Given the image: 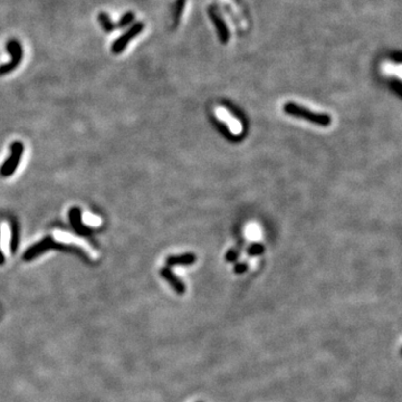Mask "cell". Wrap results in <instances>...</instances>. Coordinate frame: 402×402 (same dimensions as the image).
<instances>
[{"label": "cell", "instance_id": "5", "mask_svg": "<svg viewBox=\"0 0 402 402\" xmlns=\"http://www.w3.org/2000/svg\"><path fill=\"white\" fill-rule=\"evenodd\" d=\"M197 257L192 252H186V254L182 255H176V256H169L167 258V266H189V265H192L196 261Z\"/></svg>", "mask_w": 402, "mask_h": 402}, {"label": "cell", "instance_id": "1", "mask_svg": "<svg viewBox=\"0 0 402 402\" xmlns=\"http://www.w3.org/2000/svg\"><path fill=\"white\" fill-rule=\"evenodd\" d=\"M283 110L286 114L294 116L297 119H302L307 121V122H311L313 124H316L319 126L327 127L328 126H331L332 123V118L331 115H328L327 113H317V112H313L308 108L299 105V104L288 102L283 106Z\"/></svg>", "mask_w": 402, "mask_h": 402}, {"label": "cell", "instance_id": "8", "mask_svg": "<svg viewBox=\"0 0 402 402\" xmlns=\"http://www.w3.org/2000/svg\"><path fill=\"white\" fill-rule=\"evenodd\" d=\"M239 258V251L238 249H230L226 254V260L228 263H234Z\"/></svg>", "mask_w": 402, "mask_h": 402}, {"label": "cell", "instance_id": "2", "mask_svg": "<svg viewBox=\"0 0 402 402\" xmlns=\"http://www.w3.org/2000/svg\"><path fill=\"white\" fill-rule=\"evenodd\" d=\"M208 14H209V17H210L211 19V22L214 23V25L216 27L220 42L223 44L228 43L229 38H230V31H229L228 29L227 24L225 23V20L221 18L219 14L217 13L215 9H212V8H210V9L208 10Z\"/></svg>", "mask_w": 402, "mask_h": 402}, {"label": "cell", "instance_id": "3", "mask_svg": "<svg viewBox=\"0 0 402 402\" xmlns=\"http://www.w3.org/2000/svg\"><path fill=\"white\" fill-rule=\"evenodd\" d=\"M11 150H13V155H11V158L7 161V162L5 163V166H3L1 169V174L3 176L13 175L16 167L18 166L20 156H22V153H23L22 143L14 142L13 146H11Z\"/></svg>", "mask_w": 402, "mask_h": 402}, {"label": "cell", "instance_id": "10", "mask_svg": "<svg viewBox=\"0 0 402 402\" xmlns=\"http://www.w3.org/2000/svg\"><path fill=\"white\" fill-rule=\"evenodd\" d=\"M8 236H9V232H8V229L7 226H3L2 227V247L6 251V249L8 248Z\"/></svg>", "mask_w": 402, "mask_h": 402}, {"label": "cell", "instance_id": "7", "mask_svg": "<svg viewBox=\"0 0 402 402\" xmlns=\"http://www.w3.org/2000/svg\"><path fill=\"white\" fill-rule=\"evenodd\" d=\"M184 3H186V0H178V1H176L175 10V25H178V23L180 22L181 15L183 13Z\"/></svg>", "mask_w": 402, "mask_h": 402}, {"label": "cell", "instance_id": "4", "mask_svg": "<svg viewBox=\"0 0 402 402\" xmlns=\"http://www.w3.org/2000/svg\"><path fill=\"white\" fill-rule=\"evenodd\" d=\"M160 275L166 279L170 286L178 293V294H183L186 292V286H184L183 281L181 280L178 276L172 273V271L169 267H164L160 271Z\"/></svg>", "mask_w": 402, "mask_h": 402}, {"label": "cell", "instance_id": "9", "mask_svg": "<svg viewBox=\"0 0 402 402\" xmlns=\"http://www.w3.org/2000/svg\"><path fill=\"white\" fill-rule=\"evenodd\" d=\"M247 269H248L247 263H240V264H237L235 266L234 273L237 275H241V274H244V273H246Z\"/></svg>", "mask_w": 402, "mask_h": 402}, {"label": "cell", "instance_id": "6", "mask_svg": "<svg viewBox=\"0 0 402 402\" xmlns=\"http://www.w3.org/2000/svg\"><path fill=\"white\" fill-rule=\"evenodd\" d=\"M265 251V246L260 243H254L247 248V254L249 256H259Z\"/></svg>", "mask_w": 402, "mask_h": 402}, {"label": "cell", "instance_id": "11", "mask_svg": "<svg viewBox=\"0 0 402 402\" xmlns=\"http://www.w3.org/2000/svg\"><path fill=\"white\" fill-rule=\"evenodd\" d=\"M85 220H86V223H90L91 225H100V220L99 218H96V217L94 216H87Z\"/></svg>", "mask_w": 402, "mask_h": 402}]
</instances>
